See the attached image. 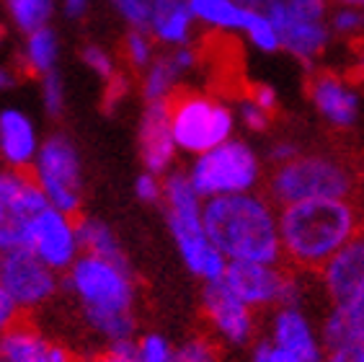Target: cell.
I'll return each instance as SVG.
<instances>
[{
    "label": "cell",
    "mask_w": 364,
    "mask_h": 362,
    "mask_svg": "<svg viewBox=\"0 0 364 362\" xmlns=\"http://www.w3.org/2000/svg\"><path fill=\"white\" fill-rule=\"evenodd\" d=\"M308 98L318 117L338 133H349L362 122L364 101L359 86L349 76L336 70H310L308 76Z\"/></svg>",
    "instance_id": "cell-10"
},
{
    "label": "cell",
    "mask_w": 364,
    "mask_h": 362,
    "mask_svg": "<svg viewBox=\"0 0 364 362\" xmlns=\"http://www.w3.org/2000/svg\"><path fill=\"white\" fill-rule=\"evenodd\" d=\"M65 274V285L96 334L109 341L132 339L137 287L129 264L96 254H80Z\"/></svg>",
    "instance_id": "cell-3"
},
{
    "label": "cell",
    "mask_w": 364,
    "mask_h": 362,
    "mask_svg": "<svg viewBox=\"0 0 364 362\" xmlns=\"http://www.w3.org/2000/svg\"><path fill=\"white\" fill-rule=\"evenodd\" d=\"M176 347L163 334H145L134 341V362H173Z\"/></svg>",
    "instance_id": "cell-30"
},
{
    "label": "cell",
    "mask_w": 364,
    "mask_h": 362,
    "mask_svg": "<svg viewBox=\"0 0 364 362\" xmlns=\"http://www.w3.org/2000/svg\"><path fill=\"white\" fill-rule=\"evenodd\" d=\"M354 44V55H357V76H359V81L364 83V36L362 39H357V42H351Z\"/></svg>",
    "instance_id": "cell-44"
},
{
    "label": "cell",
    "mask_w": 364,
    "mask_h": 362,
    "mask_svg": "<svg viewBox=\"0 0 364 362\" xmlns=\"http://www.w3.org/2000/svg\"><path fill=\"white\" fill-rule=\"evenodd\" d=\"M117 14L124 19L132 29H147L150 19V0H109Z\"/></svg>",
    "instance_id": "cell-36"
},
{
    "label": "cell",
    "mask_w": 364,
    "mask_h": 362,
    "mask_svg": "<svg viewBox=\"0 0 364 362\" xmlns=\"http://www.w3.org/2000/svg\"><path fill=\"white\" fill-rule=\"evenodd\" d=\"M202 63V52L194 44L171 47L163 55H155V60L142 70V98L147 101H166L178 90V81Z\"/></svg>",
    "instance_id": "cell-17"
},
{
    "label": "cell",
    "mask_w": 364,
    "mask_h": 362,
    "mask_svg": "<svg viewBox=\"0 0 364 362\" xmlns=\"http://www.w3.org/2000/svg\"><path fill=\"white\" fill-rule=\"evenodd\" d=\"M163 205H166L168 230L186 269L196 279H202L204 285L223 279L228 259L223 257V251L207 236V228H204V200L196 195L186 171H173L171 168L166 174V179H163Z\"/></svg>",
    "instance_id": "cell-5"
},
{
    "label": "cell",
    "mask_w": 364,
    "mask_h": 362,
    "mask_svg": "<svg viewBox=\"0 0 364 362\" xmlns=\"http://www.w3.org/2000/svg\"><path fill=\"white\" fill-rule=\"evenodd\" d=\"M26 246L57 274L68 272L73 262L83 254L80 238H77L75 215H68L63 210L47 205L28 225Z\"/></svg>",
    "instance_id": "cell-11"
},
{
    "label": "cell",
    "mask_w": 364,
    "mask_h": 362,
    "mask_svg": "<svg viewBox=\"0 0 364 362\" xmlns=\"http://www.w3.org/2000/svg\"><path fill=\"white\" fill-rule=\"evenodd\" d=\"M194 16L189 0H150L147 31L163 47H181L194 39Z\"/></svg>",
    "instance_id": "cell-20"
},
{
    "label": "cell",
    "mask_w": 364,
    "mask_h": 362,
    "mask_svg": "<svg viewBox=\"0 0 364 362\" xmlns=\"http://www.w3.org/2000/svg\"><path fill=\"white\" fill-rule=\"evenodd\" d=\"M302 148L294 143V140H287L282 138L277 140V143H272V148H269V160H272L274 166H279V163H287V160H292L294 155H300Z\"/></svg>",
    "instance_id": "cell-40"
},
{
    "label": "cell",
    "mask_w": 364,
    "mask_h": 362,
    "mask_svg": "<svg viewBox=\"0 0 364 362\" xmlns=\"http://www.w3.org/2000/svg\"><path fill=\"white\" fill-rule=\"evenodd\" d=\"M91 0H63V11L68 19H83L88 14Z\"/></svg>",
    "instance_id": "cell-42"
},
{
    "label": "cell",
    "mask_w": 364,
    "mask_h": 362,
    "mask_svg": "<svg viewBox=\"0 0 364 362\" xmlns=\"http://www.w3.org/2000/svg\"><path fill=\"white\" fill-rule=\"evenodd\" d=\"M106 88L101 93V109L106 114H114V109L129 96V88H132V78L124 76V73H114L109 81H104Z\"/></svg>",
    "instance_id": "cell-35"
},
{
    "label": "cell",
    "mask_w": 364,
    "mask_h": 362,
    "mask_svg": "<svg viewBox=\"0 0 364 362\" xmlns=\"http://www.w3.org/2000/svg\"><path fill=\"white\" fill-rule=\"evenodd\" d=\"M173 362H220V352L212 339L194 336V339L183 341L181 347H176Z\"/></svg>",
    "instance_id": "cell-32"
},
{
    "label": "cell",
    "mask_w": 364,
    "mask_h": 362,
    "mask_svg": "<svg viewBox=\"0 0 364 362\" xmlns=\"http://www.w3.org/2000/svg\"><path fill=\"white\" fill-rule=\"evenodd\" d=\"M18 316H21L18 303H16L14 295L8 293L6 287L0 285V334H6L14 324H18Z\"/></svg>",
    "instance_id": "cell-38"
},
{
    "label": "cell",
    "mask_w": 364,
    "mask_h": 362,
    "mask_svg": "<svg viewBox=\"0 0 364 362\" xmlns=\"http://www.w3.org/2000/svg\"><path fill=\"white\" fill-rule=\"evenodd\" d=\"M176 148L173 133H171V109L166 101H147L140 117V158L145 171L166 176L173 168Z\"/></svg>",
    "instance_id": "cell-15"
},
{
    "label": "cell",
    "mask_w": 364,
    "mask_h": 362,
    "mask_svg": "<svg viewBox=\"0 0 364 362\" xmlns=\"http://www.w3.org/2000/svg\"><path fill=\"white\" fill-rule=\"evenodd\" d=\"M323 362H364V344L328 349L326 357H323Z\"/></svg>",
    "instance_id": "cell-41"
},
{
    "label": "cell",
    "mask_w": 364,
    "mask_h": 362,
    "mask_svg": "<svg viewBox=\"0 0 364 362\" xmlns=\"http://www.w3.org/2000/svg\"><path fill=\"white\" fill-rule=\"evenodd\" d=\"M284 274L279 264H261V262H228L223 282L253 311L277 308L282 300Z\"/></svg>",
    "instance_id": "cell-13"
},
{
    "label": "cell",
    "mask_w": 364,
    "mask_h": 362,
    "mask_svg": "<svg viewBox=\"0 0 364 362\" xmlns=\"http://www.w3.org/2000/svg\"><path fill=\"white\" fill-rule=\"evenodd\" d=\"M202 306L215 339L223 347L243 349L256 336V311L245 306L223 279L207 282L202 293Z\"/></svg>",
    "instance_id": "cell-12"
},
{
    "label": "cell",
    "mask_w": 364,
    "mask_h": 362,
    "mask_svg": "<svg viewBox=\"0 0 364 362\" xmlns=\"http://www.w3.org/2000/svg\"><path fill=\"white\" fill-rule=\"evenodd\" d=\"M73 362H75V360H73Z\"/></svg>",
    "instance_id": "cell-47"
},
{
    "label": "cell",
    "mask_w": 364,
    "mask_h": 362,
    "mask_svg": "<svg viewBox=\"0 0 364 362\" xmlns=\"http://www.w3.org/2000/svg\"><path fill=\"white\" fill-rule=\"evenodd\" d=\"M359 238L364 241V207H362V223H359Z\"/></svg>",
    "instance_id": "cell-45"
},
{
    "label": "cell",
    "mask_w": 364,
    "mask_h": 362,
    "mask_svg": "<svg viewBox=\"0 0 364 362\" xmlns=\"http://www.w3.org/2000/svg\"><path fill=\"white\" fill-rule=\"evenodd\" d=\"M0 362H73L63 344L49 341L28 324H14L0 334Z\"/></svg>",
    "instance_id": "cell-19"
},
{
    "label": "cell",
    "mask_w": 364,
    "mask_h": 362,
    "mask_svg": "<svg viewBox=\"0 0 364 362\" xmlns=\"http://www.w3.org/2000/svg\"><path fill=\"white\" fill-rule=\"evenodd\" d=\"M189 181L202 200L256 192L264 176L259 153L245 140L230 138L220 145L194 155L189 166Z\"/></svg>",
    "instance_id": "cell-7"
},
{
    "label": "cell",
    "mask_w": 364,
    "mask_h": 362,
    "mask_svg": "<svg viewBox=\"0 0 364 362\" xmlns=\"http://www.w3.org/2000/svg\"><path fill=\"white\" fill-rule=\"evenodd\" d=\"M245 34L251 39V44L261 52H279L282 49V39H279V31L274 26V21L269 19L267 14H261V11H248V21H245Z\"/></svg>",
    "instance_id": "cell-28"
},
{
    "label": "cell",
    "mask_w": 364,
    "mask_h": 362,
    "mask_svg": "<svg viewBox=\"0 0 364 362\" xmlns=\"http://www.w3.org/2000/svg\"><path fill=\"white\" fill-rule=\"evenodd\" d=\"M42 140L36 135L34 122L21 109L0 112V160L11 168L28 171L39 153Z\"/></svg>",
    "instance_id": "cell-18"
},
{
    "label": "cell",
    "mask_w": 364,
    "mask_h": 362,
    "mask_svg": "<svg viewBox=\"0 0 364 362\" xmlns=\"http://www.w3.org/2000/svg\"><path fill=\"white\" fill-rule=\"evenodd\" d=\"M245 93L261 106V109H267L269 114H274L279 109V96H277V90L272 88L269 83H253V86H245Z\"/></svg>",
    "instance_id": "cell-39"
},
{
    "label": "cell",
    "mask_w": 364,
    "mask_h": 362,
    "mask_svg": "<svg viewBox=\"0 0 364 362\" xmlns=\"http://www.w3.org/2000/svg\"><path fill=\"white\" fill-rule=\"evenodd\" d=\"M235 117H238L245 125V130H251V133H267L269 125H272V114H269L267 109H261L248 93L238 96V114H235Z\"/></svg>",
    "instance_id": "cell-34"
},
{
    "label": "cell",
    "mask_w": 364,
    "mask_h": 362,
    "mask_svg": "<svg viewBox=\"0 0 364 362\" xmlns=\"http://www.w3.org/2000/svg\"><path fill=\"white\" fill-rule=\"evenodd\" d=\"M134 195L145 205H158L163 200V179L153 171H142L134 179Z\"/></svg>",
    "instance_id": "cell-37"
},
{
    "label": "cell",
    "mask_w": 364,
    "mask_h": 362,
    "mask_svg": "<svg viewBox=\"0 0 364 362\" xmlns=\"http://www.w3.org/2000/svg\"><path fill=\"white\" fill-rule=\"evenodd\" d=\"M57 57H60V39H57L55 29L42 26L36 31H28L21 49V68H18V73L23 70L31 78H42L44 73L57 68Z\"/></svg>",
    "instance_id": "cell-22"
},
{
    "label": "cell",
    "mask_w": 364,
    "mask_h": 362,
    "mask_svg": "<svg viewBox=\"0 0 364 362\" xmlns=\"http://www.w3.org/2000/svg\"><path fill=\"white\" fill-rule=\"evenodd\" d=\"M171 133L176 148L186 155H199L230 140L235 133V112L223 98L202 90L178 88L168 96Z\"/></svg>",
    "instance_id": "cell-6"
},
{
    "label": "cell",
    "mask_w": 364,
    "mask_h": 362,
    "mask_svg": "<svg viewBox=\"0 0 364 362\" xmlns=\"http://www.w3.org/2000/svg\"><path fill=\"white\" fill-rule=\"evenodd\" d=\"M318 329H321L326 352L338 347L364 344V290L354 295V298L331 306Z\"/></svg>",
    "instance_id": "cell-21"
},
{
    "label": "cell",
    "mask_w": 364,
    "mask_h": 362,
    "mask_svg": "<svg viewBox=\"0 0 364 362\" xmlns=\"http://www.w3.org/2000/svg\"><path fill=\"white\" fill-rule=\"evenodd\" d=\"M191 16L196 24L215 29L220 34L225 31H243L251 8L240 6L238 0H189Z\"/></svg>",
    "instance_id": "cell-23"
},
{
    "label": "cell",
    "mask_w": 364,
    "mask_h": 362,
    "mask_svg": "<svg viewBox=\"0 0 364 362\" xmlns=\"http://www.w3.org/2000/svg\"><path fill=\"white\" fill-rule=\"evenodd\" d=\"M77 238H80V251L83 254H96V257L124 262L127 257L122 251L119 238L114 236V230L98 220V217H77Z\"/></svg>",
    "instance_id": "cell-24"
},
{
    "label": "cell",
    "mask_w": 364,
    "mask_h": 362,
    "mask_svg": "<svg viewBox=\"0 0 364 362\" xmlns=\"http://www.w3.org/2000/svg\"><path fill=\"white\" fill-rule=\"evenodd\" d=\"M0 285L14 295L21 311H36L57 295L60 277L28 246L0 251Z\"/></svg>",
    "instance_id": "cell-9"
},
{
    "label": "cell",
    "mask_w": 364,
    "mask_h": 362,
    "mask_svg": "<svg viewBox=\"0 0 364 362\" xmlns=\"http://www.w3.org/2000/svg\"><path fill=\"white\" fill-rule=\"evenodd\" d=\"M55 0H6L8 16L21 34L49 26L52 16H55Z\"/></svg>",
    "instance_id": "cell-25"
},
{
    "label": "cell",
    "mask_w": 364,
    "mask_h": 362,
    "mask_svg": "<svg viewBox=\"0 0 364 362\" xmlns=\"http://www.w3.org/2000/svg\"><path fill=\"white\" fill-rule=\"evenodd\" d=\"M80 60H83L85 68L91 70L93 76L101 78V81H109L114 73H119L114 55L109 49L101 47V44H85V47L80 49Z\"/></svg>",
    "instance_id": "cell-33"
},
{
    "label": "cell",
    "mask_w": 364,
    "mask_h": 362,
    "mask_svg": "<svg viewBox=\"0 0 364 362\" xmlns=\"http://www.w3.org/2000/svg\"><path fill=\"white\" fill-rule=\"evenodd\" d=\"M3 36H6V29L0 26V42H3Z\"/></svg>",
    "instance_id": "cell-46"
},
{
    "label": "cell",
    "mask_w": 364,
    "mask_h": 362,
    "mask_svg": "<svg viewBox=\"0 0 364 362\" xmlns=\"http://www.w3.org/2000/svg\"><path fill=\"white\" fill-rule=\"evenodd\" d=\"M36 215H28L21 207L0 200V251L16 249V246H26L28 225Z\"/></svg>",
    "instance_id": "cell-26"
},
{
    "label": "cell",
    "mask_w": 364,
    "mask_h": 362,
    "mask_svg": "<svg viewBox=\"0 0 364 362\" xmlns=\"http://www.w3.org/2000/svg\"><path fill=\"white\" fill-rule=\"evenodd\" d=\"M362 202L302 200L279 207L282 254L294 269L318 272L341 246L359 236Z\"/></svg>",
    "instance_id": "cell-2"
},
{
    "label": "cell",
    "mask_w": 364,
    "mask_h": 362,
    "mask_svg": "<svg viewBox=\"0 0 364 362\" xmlns=\"http://www.w3.org/2000/svg\"><path fill=\"white\" fill-rule=\"evenodd\" d=\"M31 176L44 192L52 207L68 215H77L83 205V160L75 143L65 133H52L42 140L31 163Z\"/></svg>",
    "instance_id": "cell-8"
},
{
    "label": "cell",
    "mask_w": 364,
    "mask_h": 362,
    "mask_svg": "<svg viewBox=\"0 0 364 362\" xmlns=\"http://www.w3.org/2000/svg\"><path fill=\"white\" fill-rule=\"evenodd\" d=\"M267 195L277 207L302 200H357L364 195V163L343 150H302L274 166Z\"/></svg>",
    "instance_id": "cell-4"
},
{
    "label": "cell",
    "mask_w": 364,
    "mask_h": 362,
    "mask_svg": "<svg viewBox=\"0 0 364 362\" xmlns=\"http://www.w3.org/2000/svg\"><path fill=\"white\" fill-rule=\"evenodd\" d=\"M328 26L336 36L357 42L364 36V8L346 6V3H333L328 11Z\"/></svg>",
    "instance_id": "cell-27"
},
{
    "label": "cell",
    "mask_w": 364,
    "mask_h": 362,
    "mask_svg": "<svg viewBox=\"0 0 364 362\" xmlns=\"http://www.w3.org/2000/svg\"><path fill=\"white\" fill-rule=\"evenodd\" d=\"M18 78H21V73H16V70L11 68V65H0V90L16 88Z\"/></svg>",
    "instance_id": "cell-43"
},
{
    "label": "cell",
    "mask_w": 364,
    "mask_h": 362,
    "mask_svg": "<svg viewBox=\"0 0 364 362\" xmlns=\"http://www.w3.org/2000/svg\"><path fill=\"white\" fill-rule=\"evenodd\" d=\"M269 339L302 362H323L326 357L321 329L300 306H279L274 311Z\"/></svg>",
    "instance_id": "cell-14"
},
{
    "label": "cell",
    "mask_w": 364,
    "mask_h": 362,
    "mask_svg": "<svg viewBox=\"0 0 364 362\" xmlns=\"http://www.w3.org/2000/svg\"><path fill=\"white\" fill-rule=\"evenodd\" d=\"M42 104L44 109H47V114L52 119L63 117L65 112V81L63 76L55 70H49V73H44L42 78Z\"/></svg>",
    "instance_id": "cell-31"
},
{
    "label": "cell",
    "mask_w": 364,
    "mask_h": 362,
    "mask_svg": "<svg viewBox=\"0 0 364 362\" xmlns=\"http://www.w3.org/2000/svg\"><path fill=\"white\" fill-rule=\"evenodd\" d=\"M124 60L137 73L147 68L155 60V39L147 29H129L124 36Z\"/></svg>",
    "instance_id": "cell-29"
},
{
    "label": "cell",
    "mask_w": 364,
    "mask_h": 362,
    "mask_svg": "<svg viewBox=\"0 0 364 362\" xmlns=\"http://www.w3.org/2000/svg\"><path fill=\"white\" fill-rule=\"evenodd\" d=\"M204 228L207 236L228 262H261L282 264L279 207L269 195H243L204 200Z\"/></svg>",
    "instance_id": "cell-1"
},
{
    "label": "cell",
    "mask_w": 364,
    "mask_h": 362,
    "mask_svg": "<svg viewBox=\"0 0 364 362\" xmlns=\"http://www.w3.org/2000/svg\"><path fill=\"white\" fill-rule=\"evenodd\" d=\"M321 290L326 293L331 306L354 298L364 290V241L354 238L316 272Z\"/></svg>",
    "instance_id": "cell-16"
}]
</instances>
